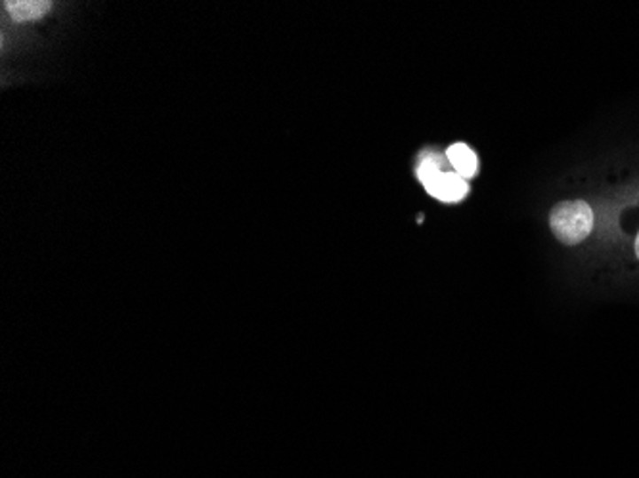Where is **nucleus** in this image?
I'll return each mask as SVG.
<instances>
[{"instance_id":"nucleus-1","label":"nucleus","mask_w":639,"mask_h":478,"mask_svg":"<svg viewBox=\"0 0 639 478\" xmlns=\"http://www.w3.org/2000/svg\"><path fill=\"white\" fill-rule=\"evenodd\" d=\"M553 236L565 245L582 243L594 230V211L586 201H563L549 215Z\"/></svg>"},{"instance_id":"nucleus-2","label":"nucleus","mask_w":639,"mask_h":478,"mask_svg":"<svg viewBox=\"0 0 639 478\" xmlns=\"http://www.w3.org/2000/svg\"><path fill=\"white\" fill-rule=\"evenodd\" d=\"M425 190L429 192V195H432V198H437L444 203H457L469 193V184L457 173L442 170L440 175H437L427 184Z\"/></svg>"},{"instance_id":"nucleus-3","label":"nucleus","mask_w":639,"mask_h":478,"mask_svg":"<svg viewBox=\"0 0 639 478\" xmlns=\"http://www.w3.org/2000/svg\"><path fill=\"white\" fill-rule=\"evenodd\" d=\"M446 157H448V161L452 163L454 173L464 176L465 180L473 178L477 175V168H479L477 155L467 144H462V142L452 144L448 152H446Z\"/></svg>"},{"instance_id":"nucleus-4","label":"nucleus","mask_w":639,"mask_h":478,"mask_svg":"<svg viewBox=\"0 0 639 478\" xmlns=\"http://www.w3.org/2000/svg\"><path fill=\"white\" fill-rule=\"evenodd\" d=\"M8 14L16 21H31L43 18L48 10H51V3H43V0H12V3H4Z\"/></svg>"},{"instance_id":"nucleus-5","label":"nucleus","mask_w":639,"mask_h":478,"mask_svg":"<svg viewBox=\"0 0 639 478\" xmlns=\"http://www.w3.org/2000/svg\"><path fill=\"white\" fill-rule=\"evenodd\" d=\"M440 173H442L440 155H425V159H421V163L417 167V178L424 186H427V184Z\"/></svg>"},{"instance_id":"nucleus-6","label":"nucleus","mask_w":639,"mask_h":478,"mask_svg":"<svg viewBox=\"0 0 639 478\" xmlns=\"http://www.w3.org/2000/svg\"><path fill=\"white\" fill-rule=\"evenodd\" d=\"M635 255H637V259H639V234H637V238H635Z\"/></svg>"}]
</instances>
